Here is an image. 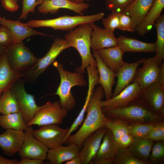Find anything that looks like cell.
Returning <instances> with one entry per match:
<instances>
[{
  "instance_id": "1",
  "label": "cell",
  "mask_w": 164,
  "mask_h": 164,
  "mask_svg": "<svg viewBox=\"0 0 164 164\" xmlns=\"http://www.w3.org/2000/svg\"><path fill=\"white\" fill-rule=\"evenodd\" d=\"M104 96L101 86L97 87L87 106V116L81 127L75 134L70 135L64 144H75L80 149L84 140L87 136L100 128H105L109 118L104 116L101 105Z\"/></svg>"
},
{
  "instance_id": "2",
  "label": "cell",
  "mask_w": 164,
  "mask_h": 164,
  "mask_svg": "<svg viewBox=\"0 0 164 164\" xmlns=\"http://www.w3.org/2000/svg\"><path fill=\"white\" fill-rule=\"evenodd\" d=\"M101 108L106 117L119 119L130 124L157 123L164 121V117L153 113L139 97L122 108Z\"/></svg>"
},
{
  "instance_id": "3",
  "label": "cell",
  "mask_w": 164,
  "mask_h": 164,
  "mask_svg": "<svg viewBox=\"0 0 164 164\" xmlns=\"http://www.w3.org/2000/svg\"><path fill=\"white\" fill-rule=\"evenodd\" d=\"M92 28L91 23L81 25L65 35V39L71 47L75 48L79 52L81 59V64L76 67V72L83 74L86 68L96 62L91 51V39Z\"/></svg>"
},
{
  "instance_id": "4",
  "label": "cell",
  "mask_w": 164,
  "mask_h": 164,
  "mask_svg": "<svg viewBox=\"0 0 164 164\" xmlns=\"http://www.w3.org/2000/svg\"><path fill=\"white\" fill-rule=\"evenodd\" d=\"M53 64L58 71L60 78V84L55 94L59 97V101L62 107L68 111H71L76 104L75 99L71 91L72 88L76 86H84L88 82L83 74L64 70L61 63L55 61Z\"/></svg>"
},
{
  "instance_id": "5",
  "label": "cell",
  "mask_w": 164,
  "mask_h": 164,
  "mask_svg": "<svg viewBox=\"0 0 164 164\" xmlns=\"http://www.w3.org/2000/svg\"><path fill=\"white\" fill-rule=\"evenodd\" d=\"M104 12H101L87 15H64L52 19L31 20L24 24L32 28L50 27L54 30L70 31L81 25L99 21L104 17Z\"/></svg>"
},
{
  "instance_id": "6",
  "label": "cell",
  "mask_w": 164,
  "mask_h": 164,
  "mask_svg": "<svg viewBox=\"0 0 164 164\" xmlns=\"http://www.w3.org/2000/svg\"><path fill=\"white\" fill-rule=\"evenodd\" d=\"M71 47L65 39L55 37L49 50L43 57L39 58L37 63L32 67L23 73V77L25 81L35 82L55 60L60 54L65 50Z\"/></svg>"
},
{
  "instance_id": "7",
  "label": "cell",
  "mask_w": 164,
  "mask_h": 164,
  "mask_svg": "<svg viewBox=\"0 0 164 164\" xmlns=\"http://www.w3.org/2000/svg\"><path fill=\"white\" fill-rule=\"evenodd\" d=\"M5 53L11 67L22 73L32 67L39 59L23 43H12L5 47Z\"/></svg>"
},
{
  "instance_id": "8",
  "label": "cell",
  "mask_w": 164,
  "mask_h": 164,
  "mask_svg": "<svg viewBox=\"0 0 164 164\" xmlns=\"http://www.w3.org/2000/svg\"><path fill=\"white\" fill-rule=\"evenodd\" d=\"M68 111L63 108L59 101L52 102L48 101L36 114L27 126L61 124L67 114Z\"/></svg>"
},
{
  "instance_id": "9",
  "label": "cell",
  "mask_w": 164,
  "mask_h": 164,
  "mask_svg": "<svg viewBox=\"0 0 164 164\" xmlns=\"http://www.w3.org/2000/svg\"><path fill=\"white\" fill-rule=\"evenodd\" d=\"M25 82L24 79H18L13 84L10 89L16 98L20 112L27 124L33 119L42 106H38L34 96L26 92L24 87Z\"/></svg>"
},
{
  "instance_id": "10",
  "label": "cell",
  "mask_w": 164,
  "mask_h": 164,
  "mask_svg": "<svg viewBox=\"0 0 164 164\" xmlns=\"http://www.w3.org/2000/svg\"><path fill=\"white\" fill-rule=\"evenodd\" d=\"M69 128H63L58 124H52L40 126L33 130L34 136L51 149L62 145L66 141Z\"/></svg>"
},
{
  "instance_id": "11",
  "label": "cell",
  "mask_w": 164,
  "mask_h": 164,
  "mask_svg": "<svg viewBox=\"0 0 164 164\" xmlns=\"http://www.w3.org/2000/svg\"><path fill=\"white\" fill-rule=\"evenodd\" d=\"M32 126H27L25 131L23 142L18 151L21 158L38 159L44 161L46 159L49 149L36 138L33 133Z\"/></svg>"
},
{
  "instance_id": "12",
  "label": "cell",
  "mask_w": 164,
  "mask_h": 164,
  "mask_svg": "<svg viewBox=\"0 0 164 164\" xmlns=\"http://www.w3.org/2000/svg\"><path fill=\"white\" fill-rule=\"evenodd\" d=\"M142 63V67L137 69L133 82L137 83L143 90L153 84L158 82L160 66L156 55L144 58Z\"/></svg>"
},
{
  "instance_id": "13",
  "label": "cell",
  "mask_w": 164,
  "mask_h": 164,
  "mask_svg": "<svg viewBox=\"0 0 164 164\" xmlns=\"http://www.w3.org/2000/svg\"><path fill=\"white\" fill-rule=\"evenodd\" d=\"M155 114L164 117V87L155 83L143 90L139 97Z\"/></svg>"
},
{
  "instance_id": "14",
  "label": "cell",
  "mask_w": 164,
  "mask_h": 164,
  "mask_svg": "<svg viewBox=\"0 0 164 164\" xmlns=\"http://www.w3.org/2000/svg\"><path fill=\"white\" fill-rule=\"evenodd\" d=\"M143 91L137 83L132 82L118 94L108 100H101V108H118L125 107L139 98Z\"/></svg>"
},
{
  "instance_id": "15",
  "label": "cell",
  "mask_w": 164,
  "mask_h": 164,
  "mask_svg": "<svg viewBox=\"0 0 164 164\" xmlns=\"http://www.w3.org/2000/svg\"><path fill=\"white\" fill-rule=\"evenodd\" d=\"M119 148L111 132L106 128L98 152L90 164H114Z\"/></svg>"
},
{
  "instance_id": "16",
  "label": "cell",
  "mask_w": 164,
  "mask_h": 164,
  "mask_svg": "<svg viewBox=\"0 0 164 164\" xmlns=\"http://www.w3.org/2000/svg\"><path fill=\"white\" fill-rule=\"evenodd\" d=\"M106 130L105 128H100L84 140L79 155L82 164H90L94 159L99 149Z\"/></svg>"
},
{
  "instance_id": "17",
  "label": "cell",
  "mask_w": 164,
  "mask_h": 164,
  "mask_svg": "<svg viewBox=\"0 0 164 164\" xmlns=\"http://www.w3.org/2000/svg\"><path fill=\"white\" fill-rule=\"evenodd\" d=\"M89 4L86 2L77 4L69 0H44L38 8L39 13L43 14H55L61 9H67L83 15V12L89 8Z\"/></svg>"
},
{
  "instance_id": "18",
  "label": "cell",
  "mask_w": 164,
  "mask_h": 164,
  "mask_svg": "<svg viewBox=\"0 0 164 164\" xmlns=\"http://www.w3.org/2000/svg\"><path fill=\"white\" fill-rule=\"evenodd\" d=\"M0 25L8 28L11 32L13 38V43H22L25 39L37 35L53 36L35 30L22 23L19 20L8 19L0 15Z\"/></svg>"
},
{
  "instance_id": "19",
  "label": "cell",
  "mask_w": 164,
  "mask_h": 164,
  "mask_svg": "<svg viewBox=\"0 0 164 164\" xmlns=\"http://www.w3.org/2000/svg\"><path fill=\"white\" fill-rule=\"evenodd\" d=\"M24 137L23 131L6 129L0 134V148L5 155L13 156L20 149Z\"/></svg>"
},
{
  "instance_id": "20",
  "label": "cell",
  "mask_w": 164,
  "mask_h": 164,
  "mask_svg": "<svg viewBox=\"0 0 164 164\" xmlns=\"http://www.w3.org/2000/svg\"><path fill=\"white\" fill-rule=\"evenodd\" d=\"M93 56L97 63V68L99 76L98 84L104 91L106 100L112 97V87L116 82L115 73L103 62L97 50L92 51Z\"/></svg>"
},
{
  "instance_id": "21",
  "label": "cell",
  "mask_w": 164,
  "mask_h": 164,
  "mask_svg": "<svg viewBox=\"0 0 164 164\" xmlns=\"http://www.w3.org/2000/svg\"><path fill=\"white\" fill-rule=\"evenodd\" d=\"M91 24L92 31L91 39V49L92 51L109 48L118 45V38L114 32L102 28L94 24Z\"/></svg>"
},
{
  "instance_id": "22",
  "label": "cell",
  "mask_w": 164,
  "mask_h": 164,
  "mask_svg": "<svg viewBox=\"0 0 164 164\" xmlns=\"http://www.w3.org/2000/svg\"><path fill=\"white\" fill-rule=\"evenodd\" d=\"M130 124L121 120L110 118L106 124L105 128L111 132L120 148H127L134 140L129 133Z\"/></svg>"
},
{
  "instance_id": "23",
  "label": "cell",
  "mask_w": 164,
  "mask_h": 164,
  "mask_svg": "<svg viewBox=\"0 0 164 164\" xmlns=\"http://www.w3.org/2000/svg\"><path fill=\"white\" fill-rule=\"evenodd\" d=\"M144 58L132 63L125 62L120 68L116 73L118 78L117 84L113 92L112 97L118 94L124 88L133 81L138 67L142 63Z\"/></svg>"
},
{
  "instance_id": "24",
  "label": "cell",
  "mask_w": 164,
  "mask_h": 164,
  "mask_svg": "<svg viewBox=\"0 0 164 164\" xmlns=\"http://www.w3.org/2000/svg\"><path fill=\"white\" fill-rule=\"evenodd\" d=\"M23 74L13 70L10 66L5 53L0 57V96L10 89L13 84L22 77Z\"/></svg>"
},
{
  "instance_id": "25",
  "label": "cell",
  "mask_w": 164,
  "mask_h": 164,
  "mask_svg": "<svg viewBox=\"0 0 164 164\" xmlns=\"http://www.w3.org/2000/svg\"><path fill=\"white\" fill-rule=\"evenodd\" d=\"M80 149L75 144L62 145L49 149L46 159L52 164H61L79 156Z\"/></svg>"
},
{
  "instance_id": "26",
  "label": "cell",
  "mask_w": 164,
  "mask_h": 164,
  "mask_svg": "<svg viewBox=\"0 0 164 164\" xmlns=\"http://www.w3.org/2000/svg\"><path fill=\"white\" fill-rule=\"evenodd\" d=\"M97 51L104 63L115 73L125 63L123 56L125 52L118 46Z\"/></svg>"
},
{
  "instance_id": "27",
  "label": "cell",
  "mask_w": 164,
  "mask_h": 164,
  "mask_svg": "<svg viewBox=\"0 0 164 164\" xmlns=\"http://www.w3.org/2000/svg\"><path fill=\"white\" fill-rule=\"evenodd\" d=\"M118 38V45L125 52L156 53L155 42L147 43L121 35Z\"/></svg>"
},
{
  "instance_id": "28",
  "label": "cell",
  "mask_w": 164,
  "mask_h": 164,
  "mask_svg": "<svg viewBox=\"0 0 164 164\" xmlns=\"http://www.w3.org/2000/svg\"><path fill=\"white\" fill-rule=\"evenodd\" d=\"M154 1L135 0L123 12L131 17L136 27L140 24L151 9Z\"/></svg>"
},
{
  "instance_id": "29",
  "label": "cell",
  "mask_w": 164,
  "mask_h": 164,
  "mask_svg": "<svg viewBox=\"0 0 164 164\" xmlns=\"http://www.w3.org/2000/svg\"><path fill=\"white\" fill-rule=\"evenodd\" d=\"M164 8V0H155L151 9L140 24L135 29L138 34L143 36L150 31L161 15Z\"/></svg>"
},
{
  "instance_id": "30",
  "label": "cell",
  "mask_w": 164,
  "mask_h": 164,
  "mask_svg": "<svg viewBox=\"0 0 164 164\" xmlns=\"http://www.w3.org/2000/svg\"><path fill=\"white\" fill-rule=\"evenodd\" d=\"M154 142L145 137L134 138L127 148L137 159L149 164V157Z\"/></svg>"
},
{
  "instance_id": "31",
  "label": "cell",
  "mask_w": 164,
  "mask_h": 164,
  "mask_svg": "<svg viewBox=\"0 0 164 164\" xmlns=\"http://www.w3.org/2000/svg\"><path fill=\"white\" fill-rule=\"evenodd\" d=\"M0 126L5 130L25 131L27 126L19 111L5 114H0Z\"/></svg>"
},
{
  "instance_id": "32",
  "label": "cell",
  "mask_w": 164,
  "mask_h": 164,
  "mask_svg": "<svg viewBox=\"0 0 164 164\" xmlns=\"http://www.w3.org/2000/svg\"><path fill=\"white\" fill-rule=\"evenodd\" d=\"M20 111L16 98L9 89L0 96V114H7Z\"/></svg>"
},
{
  "instance_id": "33",
  "label": "cell",
  "mask_w": 164,
  "mask_h": 164,
  "mask_svg": "<svg viewBox=\"0 0 164 164\" xmlns=\"http://www.w3.org/2000/svg\"><path fill=\"white\" fill-rule=\"evenodd\" d=\"M157 32V40L155 42L156 56L159 66L164 59V14L161 15L156 21L154 25Z\"/></svg>"
},
{
  "instance_id": "34",
  "label": "cell",
  "mask_w": 164,
  "mask_h": 164,
  "mask_svg": "<svg viewBox=\"0 0 164 164\" xmlns=\"http://www.w3.org/2000/svg\"><path fill=\"white\" fill-rule=\"evenodd\" d=\"M114 164H147L135 158L127 148H119L114 159Z\"/></svg>"
},
{
  "instance_id": "35",
  "label": "cell",
  "mask_w": 164,
  "mask_h": 164,
  "mask_svg": "<svg viewBox=\"0 0 164 164\" xmlns=\"http://www.w3.org/2000/svg\"><path fill=\"white\" fill-rule=\"evenodd\" d=\"M94 92V89L91 87H88L84 104L77 118L69 128V131L66 136V141L68 137L83 122L87 106Z\"/></svg>"
},
{
  "instance_id": "36",
  "label": "cell",
  "mask_w": 164,
  "mask_h": 164,
  "mask_svg": "<svg viewBox=\"0 0 164 164\" xmlns=\"http://www.w3.org/2000/svg\"><path fill=\"white\" fill-rule=\"evenodd\" d=\"M149 164L164 163V141L156 142L152 149L148 159Z\"/></svg>"
},
{
  "instance_id": "37",
  "label": "cell",
  "mask_w": 164,
  "mask_h": 164,
  "mask_svg": "<svg viewBox=\"0 0 164 164\" xmlns=\"http://www.w3.org/2000/svg\"><path fill=\"white\" fill-rule=\"evenodd\" d=\"M156 123L130 124L129 133L134 138L145 137Z\"/></svg>"
},
{
  "instance_id": "38",
  "label": "cell",
  "mask_w": 164,
  "mask_h": 164,
  "mask_svg": "<svg viewBox=\"0 0 164 164\" xmlns=\"http://www.w3.org/2000/svg\"><path fill=\"white\" fill-rule=\"evenodd\" d=\"M135 0H105L107 9L111 12H123Z\"/></svg>"
},
{
  "instance_id": "39",
  "label": "cell",
  "mask_w": 164,
  "mask_h": 164,
  "mask_svg": "<svg viewBox=\"0 0 164 164\" xmlns=\"http://www.w3.org/2000/svg\"><path fill=\"white\" fill-rule=\"evenodd\" d=\"M120 13L111 12L106 18L102 19V23L104 28L114 32L117 29L119 24Z\"/></svg>"
},
{
  "instance_id": "40",
  "label": "cell",
  "mask_w": 164,
  "mask_h": 164,
  "mask_svg": "<svg viewBox=\"0 0 164 164\" xmlns=\"http://www.w3.org/2000/svg\"><path fill=\"white\" fill-rule=\"evenodd\" d=\"M44 0H22V8L19 20L26 19L29 12L35 13L36 7L42 4Z\"/></svg>"
},
{
  "instance_id": "41",
  "label": "cell",
  "mask_w": 164,
  "mask_h": 164,
  "mask_svg": "<svg viewBox=\"0 0 164 164\" xmlns=\"http://www.w3.org/2000/svg\"><path fill=\"white\" fill-rule=\"evenodd\" d=\"M145 138L154 142L164 141V121L156 123Z\"/></svg>"
},
{
  "instance_id": "42",
  "label": "cell",
  "mask_w": 164,
  "mask_h": 164,
  "mask_svg": "<svg viewBox=\"0 0 164 164\" xmlns=\"http://www.w3.org/2000/svg\"><path fill=\"white\" fill-rule=\"evenodd\" d=\"M136 27L131 17L124 12L120 13L117 29L123 31L134 32Z\"/></svg>"
},
{
  "instance_id": "43",
  "label": "cell",
  "mask_w": 164,
  "mask_h": 164,
  "mask_svg": "<svg viewBox=\"0 0 164 164\" xmlns=\"http://www.w3.org/2000/svg\"><path fill=\"white\" fill-rule=\"evenodd\" d=\"M13 43V38L10 31L2 25L0 26V46L6 47Z\"/></svg>"
},
{
  "instance_id": "44",
  "label": "cell",
  "mask_w": 164,
  "mask_h": 164,
  "mask_svg": "<svg viewBox=\"0 0 164 164\" xmlns=\"http://www.w3.org/2000/svg\"><path fill=\"white\" fill-rule=\"evenodd\" d=\"M1 2L3 7L8 11L13 12L19 8L18 3L14 0H1Z\"/></svg>"
},
{
  "instance_id": "45",
  "label": "cell",
  "mask_w": 164,
  "mask_h": 164,
  "mask_svg": "<svg viewBox=\"0 0 164 164\" xmlns=\"http://www.w3.org/2000/svg\"><path fill=\"white\" fill-rule=\"evenodd\" d=\"M42 160L29 158H21L19 161L18 164H42L43 163Z\"/></svg>"
},
{
  "instance_id": "46",
  "label": "cell",
  "mask_w": 164,
  "mask_h": 164,
  "mask_svg": "<svg viewBox=\"0 0 164 164\" xmlns=\"http://www.w3.org/2000/svg\"><path fill=\"white\" fill-rule=\"evenodd\" d=\"M19 162L18 159H8L0 155V164H18Z\"/></svg>"
},
{
  "instance_id": "47",
  "label": "cell",
  "mask_w": 164,
  "mask_h": 164,
  "mask_svg": "<svg viewBox=\"0 0 164 164\" xmlns=\"http://www.w3.org/2000/svg\"><path fill=\"white\" fill-rule=\"evenodd\" d=\"M158 83L164 87V63L159 67V78Z\"/></svg>"
},
{
  "instance_id": "48",
  "label": "cell",
  "mask_w": 164,
  "mask_h": 164,
  "mask_svg": "<svg viewBox=\"0 0 164 164\" xmlns=\"http://www.w3.org/2000/svg\"><path fill=\"white\" fill-rule=\"evenodd\" d=\"M65 164H82L79 156L73 158L70 160L66 162Z\"/></svg>"
},
{
  "instance_id": "49",
  "label": "cell",
  "mask_w": 164,
  "mask_h": 164,
  "mask_svg": "<svg viewBox=\"0 0 164 164\" xmlns=\"http://www.w3.org/2000/svg\"><path fill=\"white\" fill-rule=\"evenodd\" d=\"M70 1L75 3L79 4L84 2V1H90L91 0H69Z\"/></svg>"
},
{
  "instance_id": "50",
  "label": "cell",
  "mask_w": 164,
  "mask_h": 164,
  "mask_svg": "<svg viewBox=\"0 0 164 164\" xmlns=\"http://www.w3.org/2000/svg\"><path fill=\"white\" fill-rule=\"evenodd\" d=\"M5 47L0 46V57L5 53Z\"/></svg>"
},
{
  "instance_id": "51",
  "label": "cell",
  "mask_w": 164,
  "mask_h": 164,
  "mask_svg": "<svg viewBox=\"0 0 164 164\" xmlns=\"http://www.w3.org/2000/svg\"><path fill=\"white\" fill-rule=\"evenodd\" d=\"M17 3V0H14Z\"/></svg>"
}]
</instances>
